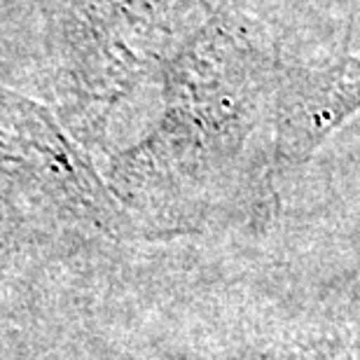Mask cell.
Wrapping results in <instances>:
<instances>
[{"label": "cell", "mask_w": 360, "mask_h": 360, "mask_svg": "<svg viewBox=\"0 0 360 360\" xmlns=\"http://www.w3.org/2000/svg\"><path fill=\"white\" fill-rule=\"evenodd\" d=\"M360 110V59L300 70L281 108V146L302 160Z\"/></svg>", "instance_id": "1"}, {"label": "cell", "mask_w": 360, "mask_h": 360, "mask_svg": "<svg viewBox=\"0 0 360 360\" xmlns=\"http://www.w3.org/2000/svg\"><path fill=\"white\" fill-rule=\"evenodd\" d=\"M349 333H351V342H354L356 358L360 360V274L356 278L354 292H351V302H349Z\"/></svg>", "instance_id": "2"}]
</instances>
